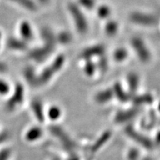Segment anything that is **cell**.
<instances>
[{"label": "cell", "instance_id": "22", "mask_svg": "<svg viewBox=\"0 0 160 160\" xmlns=\"http://www.w3.org/2000/svg\"><path fill=\"white\" fill-rule=\"evenodd\" d=\"M32 109H33V113L36 115V117L38 118V119H41V118H42V110H41V106L37 102H34L32 105Z\"/></svg>", "mask_w": 160, "mask_h": 160}, {"label": "cell", "instance_id": "17", "mask_svg": "<svg viewBox=\"0 0 160 160\" xmlns=\"http://www.w3.org/2000/svg\"><path fill=\"white\" fill-rule=\"evenodd\" d=\"M57 41L62 45H68L72 41V35L67 31H62L57 35Z\"/></svg>", "mask_w": 160, "mask_h": 160}, {"label": "cell", "instance_id": "20", "mask_svg": "<svg viewBox=\"0 0 160 160\" xmlns=\"http://www.w3.org/2000/svg\"><path fill=\"white\" fill-rule=\"evenodd\" d=\"M11 138V133L5 129L0 130V148L6 145Z\"/></svg>", "mask_w": 160, "mask_h": 160}, {"label": "cell", "instance_id": "2", "mask_svg": "<svg viewBox=\"0 0 160 160\" xmlns=\"http://www.w3.org/2000/svg\"><path fill=\"white\" fill-rule=\"evenodd\" d=\"M68 10L71 16L77 31L80 34H85L87 33L88 31V22L79 5L72 2L69 3Z\"/></svg>", "mask_w": 160, "mask_h": 160}, {"label": "cell", "instance_id": "3", "mask_svg": "<svg viewBox=\"0 0 160 160\" xmlns=\"http://www.w3.org/2000/svg\"><path fill=\"white\" fill-rule=\"evenodd\" d=\"M129 20L135 25L143 27H154L159 23V19L155 15L139 11L131 13L129 15Z\"/></svg>", "mask_w": 160, "mask_h": 160}, {"label": "cell", "instance_id": "12", "mask_svg": "<svg viewBox=\"0 0 160 160\" xmlns=\"http://www.w3.org/2000/svg\"><path fill=\"white\" fill-rule=\"evenodd\" d=\"M42 137V131L37 126L28 128L24 133V139L28 142H33L37 141Z\"/></svg>", "mask_w": 160, "mask_h": 160}, {"label": "cell", "instance_id": "9", "mask_svg": "<svg viewBox=\"0 0 160 160\" xmlns=\"http://www.w3.org/2000/svg\"><path fill=\"white\" fill-rule=\"evenodd\" d=\"M105 52V46L102 44H97L93 45L90 47H88L87 48L84 49L82 51L80 57L83 59H90V58L93 57H98V56L104 55Z\"/></svg>", "mask_w": 160, "mask_h": 160}, {"label": "cell", "instance_id": "13", "mask_svg": "<svg viewBox=\"0 0 160 160\" xmlns=\"http://www.w3.org/2000/svg\"><path fill=\"white\" fill-rule=\"evenodd\" d=\"M23 75L26 81L33 85H37L38 74L36 73L34 68L32 66H26L23 70Z\"/></svg>", "mask_w": 160, "mask_h": 160}, {"label": "cell", "instance_id": "25", "mask_svg": "<svg viewBox=\"0 0 160 160\" xmlns=\"http://www.w3.org/2000/svg\"><path fill=\"white\" fill-rule=\"evenodd\" d=\"M37 2H39L40 4H42V5H46L50 2V0H36Z\"/></svg>", "mask_w": 160, "mask_h": 160}, {"label": "cell", "instance_id": "10", "mask_svg": "<svg viewBox=\"0 0 160 160\" xmlns=\"http://www.w3.org/2000/svg\"><path fill=\"white\" fill-rule=\"evenodd\" d=\"M40 37L42 40L43 44L49 46L52 48L55 49L56 45H57V36L51 29L47 27H44L40 31Z\"/></svg>", "mask_w": 160, "mask_h": 160}, {"label": "cell", "instance_id": "11", "mask_svg": "<svg viewBox=\"0 0 160 160\" xmlns=\"http://www.w3.org/2000/svg\"><path fill=\"white\" fill-rule=\"evenodd\" d=\"M8 2L17 5L19 8L31 13L37 11L38 6L36 0H7Z\"/></svg>", "mask_w": 160, "mask_h": 160}, {"label": "cell", "instance_id": "26", "mask_svg": "<svg viewBox=\"0 0 160 160\" xmlns=\"http://www.w3.org/2000/svg\"><path fill=\"white\" fill-rule=\"evenodd\" d=\"M0 130H1V129H0Z\"/></svg>", "mask_w": 160, "mask_h": 160}, {"label": "cell", "instance_id": "5", "mask_svg": "<svg viewBox=\"0 0 160 160\" xmlns=\"http://www.w3.org/2000/svg\"><path fill=\"white\" fill-rule=\"evenodd\" d=\"M54 49L49 46L42 44V45L37 46V47L32 48L28 51V57L30 59L33 60L35 62H42L46 59L50 57V55L53 53Z\"/></svg>", "mask_w": 160, "mask_h": 160}, {"label": "cell", "instance_id": "7", "mask_svg": "<svg viewBox=\"0 0 160 160\" xmlns=\"http://www.w3.org/2000/svg\"><path fill=\"white\" fill-rule=\"evenodd\" d=\"M7 49L13 52H28L29 50L28 43L24 41L18 36H10L5 40Z\"/></svg>", "mask_w": 160, "mask_h": 160}, {"label": "cell", "instance_id": "14", "mask_svg": "<svg viewBox=\"0 0 160 160\" xmlns=\"http://www.w3.org/2000/svg\"><path fill=\"white\" fill-rule=\"evenodd\" d=\"M13 85L8 80L0 77V97L7 98L11 93Z\"/></svg>", "mask_w": 160, "mask_h": 160}, {"label": "cell", "instance_id": "19", "mask_svg": "<svg viewBox=\"0 0 160 160\" xmlns=\"http://www.w3.org/2000/svg\"><path fill=\"white\" fill-rule=\"evenodd\" d=\"M128 57V51L125 48H119L116 50L113 53V58H114L116 61L121 62L125 60Z\"/></svg>", "mask_w": 160, "mask_h": 160}, {"label": "cell", "instance_id": "18", "mask_svg": "<svg viewBox=\"0 0 160 160\" xmlns=\"http://www.w3.org/2000/svg\"><path fill=\"white\" fill-rule=\"evenodd\" d=\"M97 15L100 19H108V17L111 14V10L108 5H100L97 8Z\"/></svg>", "mask_w": 160, "mask_h": 160}, {"label": "cell", "instance_id": "24", "mask_svg": "<svg viewBox=\"0 0 160 160\" xmlns=\"http://www.w3.org/2000/svg\"><path fill=\"white\" fill-rule=\"evenodd\" d=\"M3 39H4L3 33H2V31L1 30H0V51H1V49H2V46Z\"/></svg>", "mask_w": 160, "mask_h": 160}, {"label": "cell", "instance_id": "6", "mask_svg": "<svg viewBox=\"0 0 160 160\" xmlns=\"http://www.w3.org/2000/svg\"><path fill=\"white\" fill-rule=\"evenodd\" d=\"M131 45L141 61H149L151 57V53L143 39L138 37H133L131 40Z\"/></svg>", "mask_w": 160, "mask_h": 160}, {"label": "cell", "instance_id": "16", "mask_svg": "<svg viewBox=\"0 0 160 160\" xmlns=\"http://www.w3.org/2000/svg\"><path fill=\"white\" fill-rule=\"evenodd\" d=\"M13 149L11 146L5 145L0 148V160H11Z\"/></svg>", "mask_w": 160, "mask_h": 160}, {"label": "cell", "instance_id": "1", "mask_svg": "<svg viewBox=\"0 0 160 160\" xmlns=\"http://www.w3.org/2000/svg\"><path fill=\"white\" fill-rule=\"evenodd\" d=\"M25 90L23 84L16 82L13 85L11 93L6 98L4 110L7 113H13L21 107L25 101Z\"/></svg>", "mask_w": 160, "mask_h": 160}, {"label": "cell", "instance_id": "23", "mask_svg": "<svg viewBox=\"0 0 160 160\" xmlns=\"http://www.w3.org/2000/svg\"><path fill=\"white\" fill-rule=\"evenodd\" d=\"M9 71L8 65L3 60L0 59V75L5 74Z\"/></svg>", "mask_w": 160, "mask_h": 160}, {"label": "cell", "instance_id": "21", "mask_svg": "<svg viewBox=\"0 0 160 160\" xmlns=\"http://www.w3.org/2000/svg\"><path fill=\"white\" fill-rule=\"evenodd\" d=\"M79 5L87 10H93L96 6L95 0H78Z\"/></svg>", "mask_w": 160, "mask_h": 160}, {"label": "cell", "instance_id": "4", "mask_svg": "<svg viewBox=\"0 0 160 160\" xmlns=\"http://www.w3.org/2000/svg\"><path fill=\"white\" fill-rule=\"evenodd\" d=\"M64 61H65V59H64L63 56H58L51 65L45 68L39 74H38L37 85H42V84L45 83L46 82L48 81L52 75L62 67Z\"/></svg>", "mask_w": 160, "mask_h": 160}, {"label": "cell", "instance_id": "15", "mask_svg": "<svg viewBox=\"0 0 160 160\" xmlns=\"http://www.w3.org/2000/svg\"><path fill=\"white\" fill-rule=\"evenodd\" d=\"M119 31V24L114 20H109L105 26V32L108 37H114Z\"/></svg>", "mask_w": 160, "mask_h": 160}, {"label": "cell", "instance_id": "8", "mask_svg": "<svg viewBox=\"0 0 160 160\" xmlns=\"http://www.w3.org/2000/svg\"><path fill=\"white\" fill-rule=\"evenodd\" d=\"M18 37L26 42L30 43L34 39V32L32 25L28 20H22L18 25Z\"/></svg>", "mask_w": 160, "mask_h": 160}]
</instances>
